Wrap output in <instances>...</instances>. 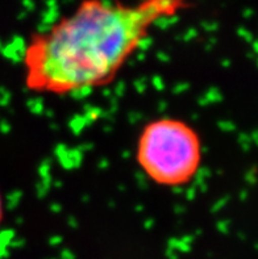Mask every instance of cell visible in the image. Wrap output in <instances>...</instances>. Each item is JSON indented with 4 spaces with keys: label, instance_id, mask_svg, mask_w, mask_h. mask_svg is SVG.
Returning <instances> with one entry per match:
<instances>
[{
    "label": "cell",
    "instance_id": "7a4b0ae2",
    "mask_svg": "<svg viewBox=\"0 0 258 259\" xmlns=\"http://www.w3.org/2000/svg\"><path fill=\"white\" fill-rule=\"evenodd\" d=\"M136 161L145 177L157 186H187L202 166V138L185 120L154 118L144 125L138 135Z\"/></svg>",
    "mask_w": 258,
    "mask_h": 259
},
{
    "label": "cell",
    "instance_id": "6da1fadb",
    "mask_svg": "<svg viewBox=\"0 0 258 259\" xmlns=\"http://www.w3.org/2000/svg\"><path fill=\"white\" fill-rule=\"evenodd\" d=\"M178 4L179 0H148L127 8L111 0L86 2L25 45V87L41 95L65 96L109 84L149 38V26L170 16Z\"/></svg>",
    "mask_w": 258,
    "mask_h": 259
},
{
    "label": "cell",
    "instance_id": "3957f363",
    "mask_svg": "<svg viewBox=\"0 0 258 259\" xmlns=\"http://www.w3.org/2000/svg\"><path fill=\"white\" fill-rule=\"evenodd\" d=\"M4 210H3V200H2V196H0V223L3 220Z\"/></svg>",
    "mask_w": 258,
    "mask_h": 259
}]
</instances>
